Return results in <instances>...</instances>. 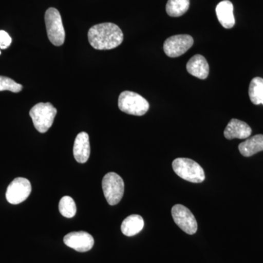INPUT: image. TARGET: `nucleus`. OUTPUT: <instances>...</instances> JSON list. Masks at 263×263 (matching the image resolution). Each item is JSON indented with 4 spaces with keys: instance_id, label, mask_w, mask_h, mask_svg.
Instances as JSON below:
<instances>
[{
    "instance_id": "18",
    "label": "nucleus",
    "mask_w": 263,
    "mask_h": 263,
    "mask_svg": "<svg viewBox=\"0 0 263 263\" xmlns=\"http://www.w3.org/2000/svg\"><path fill=\"white\" fill-rule=\"evenodd\" d=\"M190 4V0H168L166 12L171 17L181 16L187 12Z\"/></svg>"
},
{
    "instance_id": "22",
    "label": "nucleus",
    "mask_w": 263,
    "mask_h": 263,
    "mask_svg": "<svg viewBox=\"0 0 263 263\" xmlns=\"http://www.w3.org/2000/svg\"><path fill=\"white\" fill-rule=\"evenodd\" d=\"M0 54H1V51H0Z\"/></svg>"
},
{
    "instance_id": "9",
    "label": "nucleus",
    "mask_w": 263,
    "mask_h": 263,
    "mask_svg": "<svg viewBox=\"0 0 263 263\" xmlns=\"http://www.w3.org/2000/svg\"><path fill=\"white\" fill-rule=\"evenodd\" d=\"M173 219L185 233L189 235H193L196 233L197 230V223L195 216L190 212L187 208L181 204L175 205L171 210Z\"/></svg>"
},
{
    "instance_id": "6",
    "label": "nucleus",
    "mask_w": 263,
    "mask_h": 263,
    "mask_svg": "<svg viewBox=\"0 0 263 263\" xmlns=\"http://www.w3.org/2000/svg\"><path fill=\"white\" fill-rule=\"evenodd\" d=\"M102 186L109 205H117L121 201L124 193V183L120 176L116 173H108L103 177Z\"/></svg>"
},
{
    "instance_id": "5",
    "label": "nucleus",
    "mask_w": 263,
    "mask_h": 263,
    "mask_svg": "<svg viewBox=\"0 0 263 263\" xmlns=\"http://www.w3.org/2000/svg\"><path fill=\"white\" fill-rule=\"evenodd\" d=\"M45 23L48 39L55 46H61L65 40V31L64 29L61 15L58 10L50 8L45 14Z\"/></svg>"
},
{
    "instance_id": "7",
    "label": "nucleus",
    "mask_w": 263,
    "mask_h": 263,
    "mask_svg": "<svg viewBox=\"0 0 263 263\" xmlns=\"http://www.w3.org/2000/svg\"><path fill=\"white\" fill-rule=\"evenodd\" d=\"M32 186L28 179L16 178L10 183L6 192V199L13 205H18L25 201L30 195Z\"/></svg>"
},
{
    "instance_id": "19",
    "label": "nucleus",
    "mask_w": 263,
    "mask_h": 263,
    "mask_svg": "<svg viewBox=\"0 0 263 263\" xmlns=\"http://www.w3.org/2000/svg\"><path fill=\"white\" fill-rule=\"evenodd\" d=\"M60 214L66 218H72L75 216L77 209L76 202L71 197L65 196L60 200L59 204Z\"/></svg>"
},
{
    "instance_id": "12",
    "label": "nucleus",
    "mask_w": 263,
    "mask_h": 263,
    "mask_svg": "<svg viewBox=\"0 0 263 263\" xmlns=\"http://www.w3.org/2000/svg\"><path fill=\"white\" fill-rule=\"evenodd\" d=\"M89 137L85 132L79 133L74 142L73 155L79 163L84 164L89 160L90 156Z\"/></svg>"
},
{
    "instance_id": "2",
    "label": "nucleus",
    "mask_w": 263,
    "mask_h": 263,
    "mask_svg": "<svg viewBox=\"0 0 263 263\" xmlns=\"http://www.w3.org/2000/svg\"><path fill=\"white\" fill-rule=\"evenodd\" d=\"M173 169L180 178L192 183H202L205 172L197 162L188 158H177L173 162Z\"/></svg>"
},
{
    "instance_id": "11",
    "label": "nucleus",
    "mask_w": 263,
    "mask_h": 263,
    "mask_svg": "<svg viewBox=\"0 0 263 263\" xmlns=\"http://www.w3.org/2000/svg\"><path fill=\"white\" fill-rule=\"evenodd\" d=\"M252 128L247 123L238 119H233L228 123L224 131V136L227 139L234 138L247 139L252 134Z\"/></svg>"
},
{
    "instance_id": "3",
    "label": "nucleus",
    "mask_w": 263,
    "mask_h": 263,
    "mask_svg": "<svg viewBox=\"0 0 263 263\" xmlns=\"http://www.w3.org/2000/svg\"><path fill=\"white\" fill-rule=\"evenodd\" d=\"M119 108L124 113L129 115H144L149 109V103L146 99L133 91H125L121 93L118 101Z\"/></svg>"
},
{
    "instance_id": "20",
    "label": "nucleus",
    "mask_w": 263,
    "mask_h": 263,
    "mask_svg": "<svg viewBox=\"0 0 263 263\" xmlns=\"http://www.w3.org/2000/svg\"><path fill=\"white\" fill-rule=\"evenodd\" d=\"M23 89L22 85L15 82L10 78L0 76V91H10L12 92L18 93Z\"/></svg>"
},
{
    "instance_id": "21",
    "label": "nucleus",
    "mask_w": 263,
    "mask_h": 263,
    "mask_svg": "<svg viewBox=\"0 0 263 263\" xmlns=\"http://www.w3.org/2000/svg\"><path fill=\"white\" fill-rule=\"evenodd\" d=\"M12 39L8 32L5 31L0 30V48L6 49L10 46Z\"/></svg>"
},
{
    "instance_id": "17",
    "label": "nucleus",
    "mask_w": 263,
    "mask_h": 263,
    "mask_svg": "<svg viewBox=\"0 0 263 263\" xmlns=\"http://www.w3.org/2000/svg\"><path fill=\"white\" fill-rule=\"evenodd\" d=\"M249 98L254 105H263V79L254 78L251 81L249 89Z\"/></svg>"
},
{
    "instance_id": "8",
    "label": "nucleus",
    "mask_w": 263,
    "mask_h": 263,
    "mask_svg": "<svg viewBox=\"0 0 263 263\" xmlns=\"http://www.w3.org/2000/svg\"><path fill=\"white\" fill-rule=\"evenodd\" d=\"M194 40L189 34H177L166 40L163 49L167 57L176 58L183 55L193 46Z\"/></svg>"
},
{
    "instance_id": "1",
    "label": "nucleus",
    "mask_w": 263,
    "mask_h": 263,
    "mask_svg": "<svg viewBox=\"0 0 263 263\" xmlns=\"http://www.w3.org/2000/svg\"><path fill=\"white\" fill-rule=\"evenodd\" d=\"M88 39L95 49L110 50L122 44L124 34L117 24L107 22L91 27L88 32Z\"/></svg>"
},
{
    "instance_id": "13",
    "label": "nucleus",
    "mask_w": 263,
    "mask_h": 263,
    "mask_svg": "<svg viewBox=\"0 0 263 263\" xmlns=\"http://www.w3.org/2000/svg\"><path fill=\"white\" fill-rule=\"evenodd\" d=\"M216 16L224 28L231 29L234 27L235 20L233 14V5L229 0H224L216 8Z\"/></svg>"
},
{
    "instance_id": "10",
    "label": "nucleus",
    "mask_w": 263,
    "mask_h": 263,
    "mask_svg": "<svg viewBox=\"0 0 263 263\" xmlns=\"http://www.w3.org/2000/svg\"><path fill=\"white\" fill-rule=\"evenodd\" d=\"M64 243L70 248L79 252L91 250L95 245V240L89 233L84 231L72 232L64 237Z\"/></svg>"
},
{
    "instance_id": "16",
    "label": "nucleus",
    "mask_w": 263,
    "mask_h": 263,
    "mask_svg": "<svg viewBox=\"0 0 263 263\" xmlns=\"http://www.w3.org/2000/svg\"><path fill=\"white\" fill-rule=\"evenodd\" d=\"M143 227H144V221L142 216L133 214V215L127 216L123 221L121 230L123 234L126 236L131 237L139 233L143 230Z\"/></svg>"
},
{
    "instance_id": "14",
    "label": "nucleus",
    "mask_w": 263,
    "mask_h": 263,
    "mask_svg": "<svg viewBox=\"0 0 263 263\" xmlns=\"http://www.w3.org/2000/svg\"><path fill=\"white\" fill-rule=\"evenodd\" d=\"M186 70L189 73L198 79H207L209 74V65L205 57L196 54L190 59L186 64Z\"/></svg>"
},
{
    "instance_id": "4",
    "label": "nucleus",
    "mask_w": 263,
    "mask_h": 263,
    "mask_svg": "<svg viewBox=\"0 0 263 263\" xmlns=\"http://www.w3.org/2000/svg\"><path fill=\"white\" fill-rule=\"evenodd\" d=\"M57 114V109L50 103H37L29 111L34 127L41 133H46L51 128Z\"/></svg>"
},
{
    "instance_id": "15",
    "label": "nucleus",
    "mask_w": 263,
    "mask_h": 263,
    "mask_svg": "<svg viewBox=\"0 0 263 263\" xmlns=\"http://www.w3.org/2000/svg\"><path fill=\"white\" fill-rule=\"evenodd\" d=\"M240 153L243 157H252L263 151V135H256L252 138H247L238 146Z\"/></svg>"
}]
</instances>
